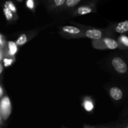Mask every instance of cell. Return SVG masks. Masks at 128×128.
I'll return each mask as SVG.
<instances>
[{
	"label": "cell",
	"mask_w": 128,
	"mask_h": 128,
	"mask_svg": "<svg viewBox=\"0 0 128 128\" xmlns=\"http://www.w3.org/2000/svg\"><path fill=\"white\" fill-rule=\"evenodd\" d=\"M97 128H112L111 126H110V127H107V126H102V127H101V128H98V127H97Z\"/></svg>",
	"instance_id": "cell-28"
},
{
	"label": "cell",
	"mask_w": 128,
	"mask_h": 128,
	"mask_svg": "<svg viewBox=\"0 0 128 128\" xmlns=\"http://www.w3.org/2000/svg\"><path fill=\"white\" fill-rule=\"evenodd\" d=\"M12 111V106L10 99L5 94L0 100V116L3 121H7Z\"/></svg>",
	"instance_id": "cell-7"
},
{
	"label": "cell",
	"mask_w": 128,
	"mask_h": 128,
	"mask_svg": "<svg viewBox=\"0 0 128 128\" xmlns=\"http://www.w3.org/2000/svg\"><path fill=\"white\" fill-rule=\"evenodd\" d=\"M92 46L95 49L101 50H121V47L117 40L112 37H104L97 41H92Z\"/></svg>",
	"instance_id": "cell-3"
},
{
	"label": "cell",
	"mask_w": 128,
	"mask_h": 128,
	"mask_svg": "<svg viewBox=\"0 0 128 128\" xmlns=\"http://www.w3.org/2000/svg\"><path fill=\"white\" fill-rule=\"evenodd\" d=\"M38 32L34 31H30V32L22 33L19 36L18 38L15 41V43L18 46H21L22 45L25 44L27 42H28L34 36L37 34Z\"/></svg>",
	"instance_id": "cell-10"
},
{
	"label": "cell",
	"mask_w": 128,
	"mask_h": 128,
	"mask_svg": "<svg viewBox=\"0 0 128 128\" xmlns=\"http://www.w3.org/2000/svg\"><path fill=\"white\" fill-rule=\"evenodd\" d=\"M4 88L2 87V84H0V100L4 96Z\"/></svg>",
	"instance_id": "cell-20"
},
{
	"label": "cell",
	"mask_w": 128,
	"mask_h": 128,
	"mask_svg": "<svg viewBox=\"0 0 128 128\" xmlns=\"http://www.w3.org/2000/svg\"><path fill=\"white\" fill-rule=\"evenodd\" d=\"M5 46V43H4V39L3 36H2L1 34H0V46L1 48H2V46Z\"/></svg>",
	"instance_id": "cell-21"
},
{
	"label": "cell",
	"mask_w": 128,
	"mask_h": 128,
	"mask_svg": "<svg viewBox=\"0 0 128 128\" xmlns=\"http://www.w3.org/2000/svg\"><path fill=\"white\" fill-rule=\"evenodd\" d=\"M84 31L81 38H87L92 41H97L104 37H112L108 28L97 29L90 28L88 26H83Z\"/></svg>",
	"instance_id": "cell-2"
},
{
	"label": "cell",
	"mask_w": 128,
	"mask_h": 128,
	"mask_svg": "<svg viewBox=\"0 0 128 128\" xmlns=\"http://www.w3.org/2000/svg\"><path fill=\"white\" fill-rule=\"evenodd\" d=\"M110 64L118 76L128 81V61L124 56H112L110 59Z\"/></svg>",
	"instance_id": "cell-1"
},
{
	"label": "cell",
	"mask_w": 128,
	"mask_h": 128,
	"mask_svg": "<svg viewBox=\"0 0 128 128\" xmlns=\"http://www.w3.org/2000/svg\"><path fill=\"white\" fill-rule=\"evenodd\" d=\"M3 69H4V66L3 64L1 62H0V76L2 74V72H3Z\"/></svg>",
	"instance_id": "cell-23"
},
{
	"label": "cell",
	"mask_w": 128,
	"mask_h": 128,
	"mask_svg": "<svg viewBox=\"0 0 128 128\" xmlns=\"http://www.w3.org/2000/svg\"><path fill=\"white\" fill-rule=\"evenodd\" d=\"M82 104L83 108L88 112H91L94 108L93 101L89 97H86L84 99Z\"/></svg>",
	"instance_id": "cell-14"
},
{
	"label": "cell",
	"mask_w": 128,
	"mask_h": 128,
	"mask_svg": "<svg viewBox=\"0 0 128 128\" xmlns=\"http://www.w3.org/2000/svg\"><path fill=\"white\" fill-rule=\"evenodd\" d=\"M108 30L112 37L115 34H126L128 33V20L121 22L111 24L108 28Z\"/></svg>",
	"instance_id": "cell-8"
},
{
	"label": "cell",
	"mask_w": 128,
	"mask_h": 128,
	"mask_svg": "<svg viewBox=\"0 0 128 128\" xmlns=\"http://www.w3.org/2000/svg\"><path fill=\"white\" fill-rule=\"evenodd\" d=\"M109 95L114 101L122 102L128 96V88H122L118 86H111L108 90Z\"/></svg>",
	"instance_id": "cell-5"
},
{
	"label": "cell",
	"mask_w": 128,
	"mask_h": 128,
	"mask_svg": "<svg viewBox=\"0 0 128 128\" xmlns=\"http://www.w3.org/2000/svg\"><path fill=\"white\" fill-rule=\"evenodd\" d=\"M124 116H125V117H126V120H128V109L127 110H126V113H125V115H124Z\"/></svg>",
	"instance_id": "cell-26"
},
{
	"label": "cell",
	"mask_w": 128,
	"mask_h": 128,
	"mask_svg": "<svg viewBox=\"0 0 128 128\" xmlns=\"http://www.w3.org/2000/svg\"><path fill=\"white\" fill-rule=\"evenodd\" d=\"M2 10H3V13L4 14L5 18H6V20L9 22H11V21H16V20L18 19V14L13 13L11 11H10L8 8H7L5 6L2 7Z\"/></svg>",
	"instance_id": "cell-13"
},
{
	"label": "cell",
	"mask_w": 128,
	"mask_h": 128,
	"mask_svg": "<svg viewBox=\"0 0 128 128\" xmlns=\"http://www.w3.org/2000/svg\"><path fill=\"white\" fill-rule=\"evenodd\" d=\"M18 47L15 42L14 41H9L7 42L6 51H4L5 56L10 58H13L16 52H18Z\"/></svg>",
	"instance_id": "cell-11"
},
{
	"label": "cell",
	"mask_w": 128,
	"mask_h": 128,
	"mask_svg": "<svg viewBox=\"0 0 128 128\" xmlns=\"http://www.w3.org/2000/svg\"><path fill=\"white\" fill-rule=\"evenodd\" d=\"M66 0H51V1H45V6L49 12L53 10H61L64 6Z\"/></svg>",
	"instance_id": "cell-9"
},
{
	"label": "cell",
	"mask_w": 128,
	"mask_h": 128,
	"mask_svg": "<svg viewBox=\"0 0 128 128\" xmlns=\"http://www.w3.org/2000/svg\"><path fill=\"white\" fill-rule=\"evenodd\" d=\"M124 56H125V58H126V60H127V61H128V50L127 52H126V55H125Z\"/></svg>",
	"instance_id": "cell-27"
},
{
	"label": "cell",
	"mask_w": 128,
	"mask_h": 128,
	"mask_svg": "<svg viewBox=\"0 0 128 128\" xmlns=\"http://www.w3.org/2000/svg\"><path fill=\"white\" fill-rule=\"evenodd\" d=\"M96 12V2L95 1L86 2L80 6H77L71 11V16H75L86 15Z\"/></svg>",
	"instance_id": "cell-6"
},
{
	"label": "cell",
	"mask_w": 128,
	"mask_h": 128,
	"mask_svg": "<svg viewBox=\"0 0 128 128\" xmlns=\"http://www.w3.org/2000/svg\"><path fill=\"white\" fill-rule=\"evenodd\" d=\"M4 122L3 120H2V119L1 118V116H0V126H1V127H2V126L4 125Z\"/></svg>",
	"instance_id": "cell-25"
},
{
	"label": "cell",
	"mask_w": 128,
	"mask_h": 128,
	"mask_svg": "<svg viewBox=\"0 0 128 128\" xmlns=\"http://www.w3.org/2000/svg\"><path fill=\"white\" fill-rule=\"evenodd\" d=\"M26 7L30 9L31 11H34L35 8H36V4L35 1L33 0H28L26 2Z\"/></svg>",
	"instance_id": "cell-19"
},
{
	"label": "cell",
	"mask_w": 128,
	"mask_h": 128,
	"mask_svg": "<svg viewBox=\"0 0 128 128\" xmlns=\"http://www.w3.org/2000/svg\"><path fill=\"white\" fill-rule=\"evenodd\" d=\"M3 6H5L7 8H8L10 11H12L13 13L17 14V8H16V6H15L14 4L13 3V2H12L11 1H5L4 3Z\"/></svg>",
	"instance_id": "cell-16"
},
{
	"label": "cell",
	"mask_w": 128,
	"mask_h": 128,
	"mask_svg": "<svg viewBox=\"0 0 128 128\" xmlns=\"http://www.w3.org/2000/svg\"><path fill=\"white\" fill-rule=\"evenodd\" d=\"M112 128H128V120H126L124 121L116 124L111 126Z\"/></svg>",
	"instance_id": "cell-17"
},
{
	"label": "cell",
	"mask_w": 128,
	"mask_h": 128,
	"mask_svg": "<svg viewBox=\"0 0 128 128\" xmlns=\"http://www.w3.org/2000/svg\"><path fill=\"white\" fill-rule=\"evenodd\" d=\"M64 128V127H62V128Z\"/></svg>",
	"instance_id": "cell-30"
},
{
	"label": "cell",
	"mask_w": 128,
	"mask_h": 128,
	"mask_svg": "<svg viewBox=\"0 0 128 128\" xmlns=\"http://www.w3.org/2000/svg\"><path fill=\"white\" fill-rule=\"evenodd\" d=\"M78 27L70 25L62 26L60 29V33L67 38H80L84 29L81 24H78Z\"/></svg>",
	"instance_id": "cell-4"
},
{
	"label": "cell",
	"mask_w": 128,
	"mask_h": 128,
	"mask_svg": "<svg viewBox=\"0 0 128 128\" xmlns=\"http://www.w3.org/2000/svg\"><path fill=\"white\" fill-rule=\"evenodd\" d=\"M4 56V51L2 50V48L0 46V62L1 60H3Z\"/></svg>",
	"instance_id": "cell-22"
},
{
	"label": "cell",
	"mask_w": 128,
	"mask_h": 128,
	"mask_svg": "<svg viewBox=\"0 0 128 128\" xmlns=\"http://www.w3.org/2000/svg\"><path fill=\"white\" fill-rule=\"evenodd\" d=\"M0 128H2V127H1V126H0Z\"/></svg>",
	"instance_id": "cell-29"
},
{
	"label": "cell",
	"mask_w": 128,
	"mask_h": 128,
	"mask_svg": "<svg viewBox=\"0 0 128 128\" xmlns=\"http://www.w3.org/2000/svg\"><path fill=\"white\" fill-rule=\"evenodd\" d=\"M81 2H82L81 0H66L64 4L62 6L61 10L71 9V10L72 11L74 9V8H76L78 5L80 4Z\"/></svg>",
	"instance_id": "cell-12"
},
{
	"label": "cell",
	"mask_w": 128,
	"mask_h": 128,
	"mask_svg": "<svg viewBox=\"0 0 128 128\" xmlns=\"http://www.w3.org/2000/svg\"><path fill=\"white\" fill-rule=\"evenodd\" d=\"M82 128H98L94 126H90V125L84 124L83 126V127H82Z\"/></svg>",
	"instance_id": "cell-24"
},
{
	"label": "cell",
	"mask_w": 128,
	"mask_h": 128,
	"mask_svg": "<svg viewBox=\"0 0 128 128\" xmlns=\"http://www.w3.org/2000/svg\"><path fill=\"white\" fill-rule=\"evenodd\" d=\"M118 42L121 47V50H128V36L126 34L120 35L118 38Z\"/></svg>",
	"instance_id": "cell-15"
},
{
	"label": "cell",
	"mask_w": 128,
	"mask_h": 128,
	"mask_svg": "<svg viewBox=\"0 0 128 128\" xmlns=\"http://www.w3.org/2000/svg\"><path fill=\"white\" fill-rule=\"evenodd\" d=\"M3 63L4 66L5 67H8V66H10L12 64V63L14 61L13 58H10V57H7V56H5L3 58Z\"/></svg>",
	"instance_id": "cell-18"
}]
</instances>
